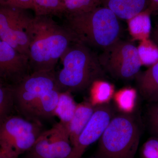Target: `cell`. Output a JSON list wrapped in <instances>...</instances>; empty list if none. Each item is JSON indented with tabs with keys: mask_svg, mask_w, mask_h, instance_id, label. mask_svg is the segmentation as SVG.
Segmentation results:
<instances>
[{
	"mask_svg": "<svg viewBox=\"0 0 158 158\" xmlns=\"http://www.w3.org/2000/svg\"><path fill=\"white\" fill-rule=\"evenodd\" d=\"M77 105L71 93L61 92L55 114L59 117V121L65 125L68 124L73 116Z\"/></svg>",
	"mask_w": 158,
	"mask_h": 158,
	"instance_id": "cell-18",
	"label": "cell"
},
{
	"mask_svg": "<svg viewBox=\"0 0 158 158\" xmlns=\"http://www.w3.org/2000/svg\"><path fill=\"white\" fill-rule=\"evenodd\" d=\"M98 59L104 70L113 77L122 80L135 77L142 66L137 47L120 39L104 49Z\"/></svg>",
	"mask_w": 158,
	"mask_h": 158,
	"instance_id": "cell-7",
	"label": "cell"
},
{
	"mask_svg": "<svg viewBox=\"0 0 158 158\" xmlns=\"http://www.w3.org/2000/svg\"><path fill=\"white\" fill-rule=\"evenodd\" d=\"M26 9L0 5V39L28 56L27 28L32 19Z\"/></svg>",
	"mask_w": 158,
	"mask_h": 158,
	"instance_id": "cell-8",
	"label": "cell"
},
{
	"mask_svg": "<svg viewBox=\"0 0 158 158\" xmlns=\"http://www.w3.org/2000/svg\"><path fill=\"white\" fill-rule=\"evenodd\" d=\"M11 87L15 106L23 117L36 121L37 110L45 97L52 90H59L55 70L30 73Z\"/></svg>",
	"mask_w": 158,
	"mask_h": 158,
	"instance_id": "cell-5",
	"label": "cell"
},
{
	"mask_svg": "<svg viewBox=\"0 0 158 158\" xmlns=\"http://www.w3.org/2000/svg\"><path fill=\"white\" fill-rule=\"evenodd\" d=\"M147 9L151 14H158V0H149Z\"/></svg>",
	"mask_w": 158,
	"mask_h": 158,
	"instance_id": "cell-26",
	"label": "cell"
},
{
	"mask_svg": "<svg viewBox=\"0 0 158 158\" xmlns=\"http://www.w3.org/2000/svg\"><path fill=\"white\" fill-rule=\"evenodd\" d=\"M66 15L81 14L99 7L100 0H63Z\"/></svg>",
	"mask_w": 158,
	"mask_h": 158,
	"instance_id": "cell-21",
	"label": "cell"
},
{
	"mask_svg": "<svg viewBox=\"0 0 158 158\" xmlns=\"http://www.w3.org/2000/svg\"><path fill=\"white\" fill-rule=\"evenodd\" d=\"M104 7L110 9L122 19L128 20L147 9V0H100Z\"/></svg>",
	"mask_w": 158,
	"mask_h": 158,
	"instance_id": "cell-12",
	"label": "cell"
},
{
	"mask_svg": "<svg viewBox=\"0 0 158 158\" xmlns=\"http://www.w3.org/2000/svg\"><path fill=\"white\" fill-rule=\"evenodd\" d=\"M27 158H29L28 157Z\"/></svg>",
	"mask_w": 158,
	"mask_h": 158,
	"instance_id": "cell-30",
	"label": "cell"
},
{
	"mask_svg": "<svg viewBox=\"0 0 158 158\" xmlns=\"http://www.w3.org/2000/svg\"><path fill=\"white\" fill-rule=\"evenodd\" d=\"M152 103L148 111V121L150 130L158 137V102Z\"/></svg>",
	"mask_w": 158,
	"mask_h": 158,
	"instance_id": "cell-24",
	"label": "cell"
},
{
	"mask_svg": "<svg viewBox=\"0 0 158 158\" xmlns=\"http://www.w3.org/2000/svg\"><path fill=\"white\" fill-rule=\"evenodd\" d=\"M136 77L138 91L143 98L152 103L158 102V62Z\"/></svg>",
	"mask_w": 158,
	"mask_h": 158,
	"instance_id": "cell-14",
	"label": "cell"
},
{
	"mask_svg": "<svg viewBox=\"0 0 158 158\" xmlns=\"http://www.w3.org/2000/svg\"><path fill=\"white\" fill-rule=\"evenodd\" d=\"M150 36L152 40L158 46V25L152 31Z\"/></svg>",
	"mask_w": 158,
	"mask_h": 158,
	"instance_id": "cell-27",
	"label": "cell"
},
{
	"mask_svg": "<svg viewBox=\"0 0 158 158\" xmlns=\"http://www.w3.org/2000/svg\"><path fill=\"white\" fill-rule=\"evenodd\" d=\"M116 108L123 114H130L137 106L138 91L135 88L126 87L116 91L113 97Z\"/></svg>",
	"mask_w": 158,
	"mask_h": 158,
	"instance_id": "cell-17",
	"label": "cell"
},
{
	"mask_svg": "<svg viewBox=\"0 0 158 158\" xmlns=\"http://www.w3.org/2000/svg\"><path fill=\"white\" fill-rule=\"evenodd\" d=\"M0 158H12L0 149Z\"/></svg>",
	"mask_w": 158,
	"mask_h": 158,
	"instance_id": "cell-28",
	"label": "cell"
},
{
	"mask_svg": "<svg viewBox=\"0 0 158 158\" xmlns=\"http://www.w3.org/2000/svg\"><path fill=\"white\" fill-rule=\"evenodd\" d=\"M15 106L14 96L11 86L0 85V123L11 115Z\"/></svg>",
	"mask_w": 158,
	"mask_h": 158,
	"instance_id": "cell-22",
	"label": "cell"
},
{
	"mask_svg": "<svg viewBox=\"0 0 158 158\" xmlns=\"http://www.w3.org/2000/svg\"><path fill=\"white\" fill-rule=\"evenodd\" d=\"M31 73L29 57L0 39V81L13 86Z\"/></svg>",
	"mask_w": 158,
	"mask_h": 158,
	"instance_id": "cell-11",
	"label": "cell"
},
{
	"mask_svg": "<svg viewBox=\"0 0 158 158\" xmlns=\"http://www.w3.org/2000/svg\"><path fill=\"white\" fill-rule=\"evenodd\" d=\"M35 15H65L63 0H34Z\"/></svg>",
	"mask_w": 158,
	"mask_h": 158,
	"instance_id": "cell-19",
	"label": "cell"
},
{
	"mask_svg": "<svg viewBox=\"0 0 158 158\" xmlns=\"http://www.w3.org/2000/svg\"><path fill=\"white\" fill-rule=\"evenodd\" d=\"M0 85H4V84H2V82L0 81Z\"/></svg>",
	"mask_w": 158,
	"mask_h": 158,
	"instance_id": "cell-29",
	"label": "cell"
},
{
	"mask_svg": "<svg viewBox=\"0 0 158 158\" xmlns=\"http://www.w3.org/2000/svg\"><path fill=\"white\" fill-rule=\"evenodd\" d=\"M60 59L62 68L56 72V79L61 92L83 91L104 75L98 56L80 41L72 44Z\"/></svg>",
	"mask_w": 158,
	"mask_h": 158,
	"instance_id": "cell-2",
	"label": "cell"
},
{
	"mask_svg": "<svg viewBox=\"0 0 158 158\" xmlns=\"http://www.w3.org/2000/svg\"><path fill=\"white\" fill-rule=\"evenodd\" d=\"M115 92L113 84L103 79H98L90 86V98L88 100L95 107L109 104Z\"/></svg>",
	"mask_w": 158,
	"mask_h": 158,
	"instance_id": "cell-16",
	"label": "cell"
},
{
	"mask_svg": "<svg viewBox=\"0 0 158 158\" xmlns=\"http://www.w3.org/2000/svg\"><path fill=\"white\" fill-rule=\"evenodd\" d=\"M141 130L130 114L114 116L99 139L97 158H134Z\"/></svg>",
	"mask_w": 158,
	"mask_h": 158,
	"instance_id": "cell-4",
	"label": "cell"
},
{
	"mask_svg": "<svg viewBox=\"0 0 158 158\" xmlns=\"http://www.w3.org/2000/svg\"><path fill=\"white\" fill-rule=\"evenodd\" d=\"M137 50L142 65L150 67L158 62V46L151 39L141 41Z\"/></svg>",
	"mask_w": 158,
	"mask_h": 158,
	"instance_id": "cell-20",
	"label": "cell"
},
{
	"mask_svg": "<svg viewBox=\"0 0 158 158\" xmlns=\"http://www.w3.org/2000/svg\"><path fill=\"white\" fill-rule=\"evenodd\" d=\"M96 107L89 100L77 104L73 116L66 127L72 146L85 128L94 113Z\"/></svg>",
	"mask_w": 158,
	"mask_h": 158,
	"instance_id": "cell-13",
	"label": "cell"
},
{
	"mask_svg": "<svg viewBox=\"0 0 158 158\" xmlns=\"http://www.w3.org/2000/svg\"><path fill=\"white\" fill-rule=\"evenodd\" d=\"M72 146L66 125L59 121L44 131L28 152L29 158H67Z\"/></svg>",
	"mask_w": 158,
	"mask_h": 158,
	"instance_id": "cell-9",
	"label": "cell"
},
{
	"mask_svg": "<svg viewBox=\"0 0 158 158\" xmlns=\"http://www.w3.org/2000/svg\"><path fill=\"white\" fill-rule=\"evenodd\" d=\"M51 16L35 15L27 28L31 73L55 70L69 46L79 41L70 29L60 25Z\"/></svg>",
	"mask_w": 158,
	"mask_h": 158,
	"instance_id": "cell-1",
	"label": "cell"
},
{
	"mask_svg": "<svg viewBox=\"0 0 158 158\" xmlns=\"http://www.w3.org/2000/svg\"><path fill=\"white\" fill-rule=\"evenodd\" d=\"M113 114L109 104L96 106L90 121L73 145L71 152L67 158H82L88 148L101 138L114 116Z\"/></svg>",
	"mask_w": 158,
	"mask_h": 158,
	"instance_id": "cell-10",
	"label": "cell"
},
{
	"mask_svg": "<svg viewBox=\"0 0 158 158\" xmlns=\"http://www.w3.org/2000/svg\"><path fill=\"white\" fill-rule=\"evenodd\" d=\"M141 158H158V137L150 138L142 145Z\"/></svg>",
	"mask_w": 158,
	"mask_h": 158,
	"instance_id": "cell-23",
	"label": "cell"
},
{
	"mask_svg": "<svg viewBox=\"0 0 158 158\" xmlns=\"http://www.w3.org/2000/svg\"><path fill=\"white\" fill-rule=\"evenodd\" d=\"M150 11H144L128 20L129 31L133 40L142 41L149 39L152 32Z\"/></svg>",
	"mask_w": 158,
	"mask_h": 158,
	"instance_id": "cell-15",
	"label": "cell"
},
{
	"mask_svg": "<svg viewBox=\"0 0 158 158\" xmlns=\"http://www.w3.org/2000/svg\"><path fill=\"white\" fill-rule=\"evenodd\" d=\"M65 17L64 25L70 29L79 41L89 47L103 50L120 39L119 19L104 6L81 14L66 15Z\"/></svg>",
	"mask_w": 158,
	"mask_h": 158,
	"instance_id": "cell-3",
	"label": "cell"
},
{
	"mask_svg": "<svg viewBox=\"0 0 158 158\" xmlns=\"http://www.w3.org/2000/svg\"></svg>",
	"mask_w": 158,
	"mask_h": 158,
	"instance_id": "cell-31",
	"label": "cell"
},
{
	"mask_svg": "<svg viewBox=\"0 0 158 158\" xmlns=\"http://www.w3.org/2000/svg\"><path fill=\"white\" fill-rule=\"evenodd\" d=\"M1 6L34 10V0H0Z\"/></svg>",
	"mask_w": 158,
	"mask_h": 158,
	"instance_id": "cell-25",
	"label": "cell"
},
{
	"mask_svg": "<svg viewBox=\"0 0 158 158\" xmlns=\"http://www.w3.org/2000/svg\"><path fill=\"white\" fill-rule=\"evenodd\" d=\"M44 131L41 122L10 115L0 123V149L17 158L31 149Z\"/></svg>",
	"mask_w": 158,
	"mask_h": 158,
	"instance_id": "cell-6",
	"label": "cell"
}]
</instances>
